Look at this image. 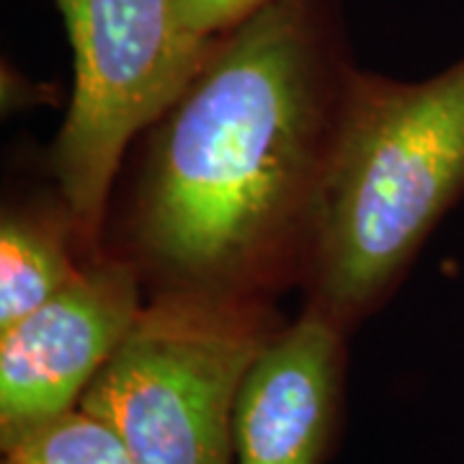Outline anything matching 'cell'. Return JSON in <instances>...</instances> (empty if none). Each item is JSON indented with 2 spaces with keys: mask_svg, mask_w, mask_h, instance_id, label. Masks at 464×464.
Wrapping results in <instances>:
<instances>
[{
  "mask_svg": "<svg viewBox=\"0 0 464 464\" xmlns=\"http://www.w3.org/2000/svg\"><path fill=\"white\" fill-rule=\"evenodd\" d=\"M346 75L317 0H271L217 42L137 188L134 246L163 289L256 297L304 258Z\"/></svg>",
  "mask_w": 464,
  "mask_h": 464,
  "instance_id": "cell-1",
  "label": "cell"
},
{
  "mask_svg": "<svg viewBox=\"0 0 464 464\" xmlns=\"http://www.w3.org/2000/svg\"><path fill=\"white\" fill-rule=\"evenodd\" d=\"M464 197V57L420 83L348 70L304 268L310 310L346 331L392 292Z\"/></svg>",
  "mask_w": 464,
  "mask_h": 464,
  "instance_id": "cell-2",
  "label": "cell"
},
{
  "mask_svg": "<svg viewBox=\"0 0 464 464\" xmlns=\"http://www.w3.org/2000/svg\"><path fill=\"white\" fill-rule=\"evenodd\" d=\"M276 331L258 297L160 289L78 408L137 464H232L235 400Z\"/></svg>",
  "mask_w": 464,
  "mask_h": 464,
  "instance_id": "cell-3",
  "label": "cell"
},
{
  "mask_svg": "<svg viewBox=\"0 0 464 464\" xmlns=\"http://www.w3.org/2000/svg\"><path fill=\"white\" fill-rule=\"evenodd\" d=\"M72 50V99L50 150L67 217L96 243L124 150L166 114L215 44L176 29L173 0H52Z\"/></svg>",
  "mask_w": 464,
  "mask_h": 464,
  "instance_id": "cell-4",
  "label": "cell"
},
{
  "mask_svg": "<svg viewBox=\"0 0 464 464\" xmlns=\"http://www.w3.org/2000/svg\"><path fill=\"white\" fill-rule=\"evenodd\" d=\"M140 310L134 266L103 261L0 331V447L78 411Z\"/></svg>",
  "mask_w": 464,
  "mask_h": 464,
  "instance_id": "cell-5",
  "label": "cell"
},
{
  "mask_svg": "<svg viewBox=\"0 0 464 464\" xmlns=\"http://www.w3.org/2000/svg\"><path fill=\"white\" fill-rule=\"evenodd\" d=\"M343 328L307 307L250 364L232 413V464H325L341 431Z\"/></svg>",
  "mask_w": 464,
  "mask_h": 464,
  "instance_id": "cell-6",
  "label": "cell"
},
{
  "mask_svg": "<svg viewBox=\"0 0 464 464\" xmlns=\"http://www.w3.org/2000/svg\"><path fill=\"white\" fill-rule=\"evenodd\" d=\"M81 271L63 219L5 212L0 225V331L42 307Z\"/></svg>",
  "mask_w": 464,
  "mask_h": 464,
  "instance_id": "cell-7",
  "label": "cell"
},
{
  "mask_svg": "<svg viewBox=\"0 0 464 464\" xmlns=\"http://www.w3.org/2000/svg\"><path fill=\"white\" fill-rule=\"evenodd\" d=\"M0 449L3 464H137L121 439L81 408Z\"/></svg>",
  "mask_w": 464,
  "mask_h": 464,
  "instance_id": "cell-8",
  "label": "cell"
},
{
  "mask_svg": "<svg viewBox=\"0 0 464 464\" xmlns=\"http://www.w3.org/2000/svg\"><path fill=\"white\" fill-rule=\"evenodd\" d=\"M271 0H173L176 29L194 44H212Z\"/></svg>",
  "mask_w": 464,
  "mask_h": 464,
  "instance_id": "cell-9",
  "label": "cell"
}]
</instances>
